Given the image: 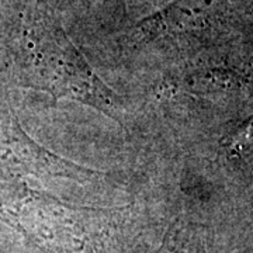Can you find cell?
<instances>
[{"mask_svg":"<svg viewBox=\"0 0 253 253\" xmlns=\"http://www.w3.org/2000/svg\"><path fill=\"white\" fill-rule=\"evenodd\" d=\"M24 63L31 83L54 99L87 104L121 121L117 94L91 69L51 16H37L28 28Z\"/></svg>","mask_w":253,"mask_h":253,"instance_id":"obj_1","label":"cell"},{"mask_svg":"<svg viewBox=\"0 0 253 253\" xmlns=\"http://www.w3.org/2000/svg\"><path fill=\"white\" fill-rule=\"evenodd\" d=\"M253 142V118L238 126L232 134L224 139V145H226L232 152H239L248 145Z\"/></svg>","mask_w":253,"mask_h":253,"instance_id":"obj_2","label":"cell"}]
</instances>
